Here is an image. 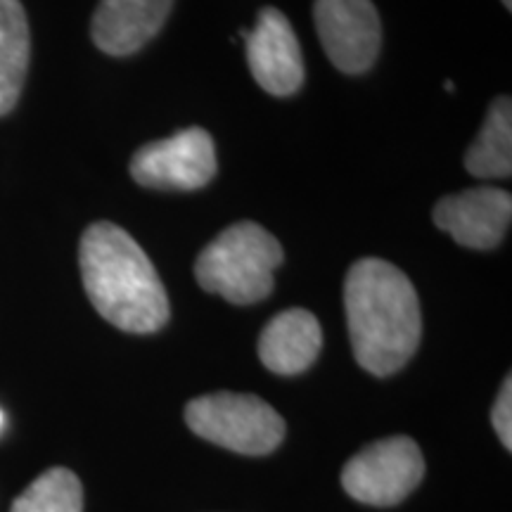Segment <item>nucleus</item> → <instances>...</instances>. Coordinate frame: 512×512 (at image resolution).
Returning a JSON list of instances; mask_svg holds the SVG:
<instances>
[{"label": "nucleus", "mask_w": 512, "mask_h": 512, "mask_svg": "<svg viewBox=\"0 0 512 512\" xmlns=\"http://www.w3.org/2000/svg\"><path fill=\"white\" fill-rule=\"evenodd\" d=\"M467 174L475 178H510L512 174V102L498 98L486 114L465 155Z\"/></svg>", "instance_id": "nucleus-13"}, {"label": "nucleus", "mask_w": 512, "mask_h": 512, "mask_svg": "<svg viewBox=\"0 0 512 512\" xmlns=\"http://www.w3.org/2000/svg\"><path fill=\"white\" fill-rule=\"evenodd\" d=\"M503 5L510 10V8H512V0H503Z\"/></svg>", "instance_id": "nucleus-16"}, {"label": "nucleus", "mask_w": 512, "mask_h": 512, "mask_svg": "<svg viewBox=\"0 0 512 512\" xmlns=\"http://www.w3.org/2000/svg\"><path fill=\"white\" fill-rule=\"evenodd\" d=\"M0 427H3V413H0Z\"/></svg>", "instance_id": "nucleus-17"}, {"label": "nucleus", "mask_w": 512, "mask_h": 512, "mask_svg": "<svg viewBox=\"0 0 512 512\" xmlns=\"http://www.w3.org/2000/svg\"><path fill=\"white\" fill-rule=\"evenodd\" d=\"M434 226L451 235L460 247L494 249L503 242L512 219L508 190L472 188L458 195L441 197L432 211Z\"/></svg>", "instance_id": "nucleus-9"}, {"label": "nucleus", "mask_w": 512, "mask_h": 512, "mask_svg": "<svg viewBox=\"0 0 512 512\" xmlns=\"http://www.w3.org/2000/svg\"><path fill=\"white\" fill-rule=\"evenodd\" d=\"M185 422L197 437L242 456H266L285 437V420L254 394L197 396L185 406Z\"/></svg>", "instance_id": "nucleus-4"}, {"label": "nucleus", "mask_w": 512, "mask_h": 512, "mask_svg": "<svg viewBox=\"0 0 512 512\" xmlns=\"http://www.w3.org/2000/svg\"><path fill=\"white\" fill-rule=\"evenodd\" d=\"M344 309L358 366L387 377L411 361L422 337L418 292L389 261L368 256L349 268Z\"/></svg>", "instance_id": "nucleus-1"}, {"label": "nucleus", "mask_w": 512, "mask_h": 512, "mask_svg": "<svg viewBox=\"0 0 512 512\" xmlns=\"http://www.w3.org/2000/svg\"><path fill=\"white\" fill-rule=\"evenodd\" d=\"M491 422H494V430L501 439V444L512 448V380L505 377L501 392H498V399L494 403V411H491Z\"/></svg>", "instance_id": "nucleus-15"}, {"label": "nucleus", "mask_w": 512, "mask_h": 512, "mask_svg": "<svg viewBox=\"0 0 512 512\" xmlns=\"http://www.w3.org/2000/svg\"><path fill=\"white\" fill-rule=\"evenodd\" d=\"M425 460L408 437L375 441L344 465L342 486L358 503L389 508L401 503L422 482Z\"/></svg>", "instance_id": "nucleus-5"}, {"label": "nucleus", "mask_w": 512, "mask_h": 512, "mask_svg": "<svg viewBox=\"0 0 512 512\" xmlns=\"http://www.w3.org/2000/svg\"><path fill=\"white\" fill-rule=\"evenodd\" d=\"M323 344L318 318L306 309L278 313L259 337L261 363L275 375H299L313 366Z\"/></svg>", "instance_id": "nucleus-11"}, {"label": "nucleus", "mask_w": 512, "mask_h": 512, "mask_svg": "<svg viewBox=\"0 0 512 512\" xmlns=\"http://www.w3.org/2000/svg\"><path fill=\"white\" fill-rule=\"evenodd\" d=\"M285 254L280 242L254 221H238L216 235L195 261L202 290L230 304H256L273 292L275 268Z\"/></svg>", "instance_id": "nucleus-3"}, {"label": "nucleus", "mask_w": 512, "mask_h": 512, "mask_svg": "<svg viewBox=\"0 0 512 512\" xmlns=\"http://www.w3.org/2000/svg\"><path fill=\"white\" fill-rule=\"evenodd\" d=\"M174 0H100L91 36L102 53L126 57L162 31Z\"/></svg>", "instance_id": "nucleus-10"}, {"label": "nucleus", "mask_w": 512, "mask_h": 512, "mask_svg": "<svg viewBox=\"0 0 512 512\" xmlns=\"http://www.w3.org/2000/svg\"><path fill=\"white\" fill-rule=\"evenodd\" d=\"M133 181L155 190H200L216 176L214 140L192 126L176 136L147 143L131 159Z\"/></svg>", "instance_id": "nucleus-6"}, {"label": "nucleus", "mask_w": 512, "mask_h": 512, "mask_svg": "<svg viewBox=\"0 0 512 512\" xmlns=\"http://www.w3.org/2000/svg\"><path fill=\"white\" fill-rule=\"evenodd\" d=\"M31 36L19 0H0V117L12 112L27 81Z\"/></svg>", "instance_id": "nucleus-12"}, {"label": "nucleus", "mask_w": 512, "mask_h": 512, "mask_svg": "<svg viewBox=\"0 0 512 512\" xmlns=\"http://www.w3.org/2000/svg\"><path fill=\"white\" fill-rule=\"evenodd\" d=\"M83 489L79 477L67 467H53L34 479L10 512H81Z\"/></svg>", "instance_id": "nucleus-14"}, {"label": "nucleus", "mask_w": 512, "mask_h": 512, "mask_svg": "<svg viewBox=\"0 0 512 512\" xmlns=\"http://www.w3.org/2000/svg\"><path fill=\"white\" fill-rule=\"evenodd\" d=\"M313 22L325 55L344 74H363L382 48V22L373 0H316Z\"/></svg>", "instance_id": "nucleus-7"}, {"label": "nucleus", "mask_w": 512, "mask_h": 512, "mask_svg": "<svg viewBox=\"0 0 512 512\" xmlns=\"http://www.w3.org/2000/svg\"><path fill=\"white\" fill-rule=\"evenodd\" d=\"M240 36L247 43L249 72L266 93L285 98L302 88V48L290 19L283 12L278 8H264L256 17V27L252 31L242 29Z\"/></svg>", "instance_id": "nucleus-8"}, {"label": "nucleus", "mask_w": 512, "mask_h": 512, "mask_svg": "<svg viewBox=\"0 0 512 512\" xmlns=\"http://www.w3.org/2000/svg\"><path fill=\"white\" fill-rule=\"evenodd\" d=\"M83 290L114 328L150 335L169 320V297L155 264L124 228L95 221L79 247Z\"/></svg>", "instance_id": "nucleus-2"}]
</instances>
